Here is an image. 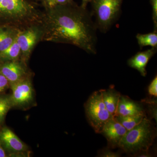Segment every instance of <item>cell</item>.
Here are the masks:
<instances>
[{"label": "cell", "mask_w": 157, "mask_h": 157, "mask_svg": "<svg viewBox=\"0 0 157 157\" xmlns=\"http://www.w3.org/2000/svg\"><path fill=\"white\" fill-rule=\"evenodd\" d=\"M156 129L147 116L133 128L127 131L119 147L127 154L135 156L140 151L148 150L156 137Z\"/></svg>", "instance_id": "cell-2"}, {"label": "cell", "mask_w": 157, "mask_h": 157, "mask_svg": "<svg viewBox=\"0 0 157 157\" xmlns=\"http://www.w3.org/2000/svg\"><path fill=\"white\" fill-rule=\"evenodd\" d=\"M145 116H146V114L128 116L115 115L113 117L115 121L125 128L128 131L133 128L140 123Z\"/></svg>", "instance_id": "cell-14"}, {"label": "cell", "mask_w": 157, "mask_h": 157, "mask_svg": "<svg viewBox=\"0 0 157 157\" xmlns=\"http://www.w3.org/2000/svg\"><path fill=\"white\" fill-rule=\"evenodd\" d=\"M6 156H6V151L0 144V157H6Z\"/></svg>", "instance_id": "cell-26"}, {"label": "cell", "mask_w": 157, "mask_h": 157, "mask_svg": "<svg viewBox=\"0 0 157 157\" xmlns=\"http://www.w3.org/2000/svg\"><path fill=\"white\" fill-rule=\"evenodd\" d=\"M104 104L109 113L114 116L116 112L121 93L114 88L113 86L107 89L100 90Z\"/></svg>", "instance_id": "cell-12"}, {"label": "cell", "mask_w": 157, "mask_h": 157, "mask_svg": "<svg viewBox=\"0 0 157 157\" xmlns=\"http://www.w3.org/2000/svg\"><path fill=\"white\" fill-rule=\"evenodd\" d=\"M0 73L8 79L10 86L23 79L25 71L17 62H8L0 67Z\"/></svg>", "instance_id": "cell-11"}, {"label": "cell", "mask_w": 157, "mask_h": 157, "mask_svg": "<svg viewBox=\"0 0 157 157\" xmlns=\"http://www.w3.org/2000/svg\"><path fill=\"white\" fill-rule=\"evenodd\" d=\"M82 6L83 8H86V6L89 3H90L93 0H82Z\"/></svg>", "instance_id": "cell-27"}, {"label": "cell", "mask_w": 157, "mask_h": 157, "mask_svg": "<svg viewBox=\"0 0 157 157\" xmlns=\"http://www.w3.org/2000/svg\"><path fill=\"white\" fill-rule=\"evenodd\" d=\"M0 144L6 150L14 155L21 154L28 149L25 144L8 127H3L0 131Z\"/></svg>", "instance_id": "cell-8"}, {"label": "cell", "mask_w": 157, "mask_h": 157, "mask_svg": "<svg viewBox=\"0 0 157 157\" xmlns=\"http://www.w3.org/2000/svg\"><path fill=\"white\" fill-rule=\"evenodd\" d=\"M10 83L8 79L0 73V95L8 89Z\"/></svg>", "instance_id": "cell-23"}, {"label": "cell", "mask_w": 157, "mask_h": 157, "mask_svg": "<svg viewBox=\"0 0 157 157\" xmlns=\"http://www.w3.org/2000/svg\"><path fill=\"white\" fill-rule=\"evenodd\" d=\"M12 107L10 96L0 97V124L5 120L7 113Z\"/></svg>", "instance_id": "cell-19"}, {"label": "cell", "mask_w": 157, "mask_h": 157, "mask_svg": "<svg viewBox=\"0 0 157 157\" xmlns=\"http://www.w3.org/2000/svg\"><path fill=\"white\" fill-rule=\"evenodd\" d=\"M136 39L141 49L144 46H151L152 48H157V32L145 34H137Z\"/></svg>", "instance_id": "cell-16"}, {"label": "cell", "mask_w": 157, "mask_h": 157, "mask_svg": "<svg viewBox=\"0 0 157 157\" xmlns=\"http://www.w3.org/2000/svg\"><path fill=\"white\" fill-rule=\"evenodd\" d=\"M127 132L125 128L113 117L104 125L101 134L107 139V147L113 149L119 147L121 140Z\"/></svg>", "instance_id": "cell-7"}, {"label": "cell", "mask_w": 157, "mask_h": 157, "mask_svg": "<svg viewBox=\"0 0 157 157\" xmlns=\"http://www.w3.org/2000/svg\"><path fill=\"white\" fill-rule=\"evenodd\" d=\"M156 52L157 48L152 47L144 51L138 52L128 60V64L130 67L138 71L141 76L145 77L147 75V65Z\"/></svg>", "instance_id": "cell-10"}, {"label": "cell", "mask_w": 157, "mask_h": 157, "mask_svg": "<svg viewBox=\"0 0 157 157\" xmlns=\"http://www.w3.org/2000/svg\"><path fill=\"white\" fill-rule=\"evenodd\" d=\"M148 94L152 98H157V76H156L152 80L149 85L148 86Z\"/></svg>", "instance_id": "cell-21"}, {"label": "cell", "mask_w": 157, "mask_h": 157, "mask_svg": "<svg viewBox=\"0 0 157 157\" xmlns=\"http://www.w3.org/2000/svg\"><path fill=\"white\" fill-rule=\"evenodd\" d=\"M123 0H93V14L97 29L102 33L109 30L120 13Z\"/></svg>", "instance_id": "cell-3"}, {"label": "cell", "mask_w": 157, "mask_h": 157, "mask_svg": "<svg viewBox=\"0 0 157 157\" xmlns=\"http://www.w3.org/2000/svg\"><path fill=\"white\" fill-rule=\"evenodd\" d=\"M141 102L144 105L146 114H148L149 119H154L157 120V98H149L142 100Z\"/></svg>", "instance_id": "cell-18"}, {"label": "cell", "mask_w": 157, "mask_h": 157, "mask_svg": "<svg viewBox=\"0 0 157 157\" xmlns=\"http://www.w3.org/2000/svg\"><path fill=\"white\" fill-rule=\"evenodd\" d=\"M140 114H146L143 103L136 102L128 96L121 95L115 115L128 116Z\"/></svg>", "instance_id": "cell-9"}, {"label": "cell", "mask_w": 157, "mask_h": 157, "mask_svg": "<svg viewBox=\"0 0 157 157\" xmlns=\"http://www.w3.org/2000/svg\"><path fill=\"white\" fill-rule=\"evenodd\" d=\"M15 40L10 27H0V52L7 49Z\"/></svg>", "instance_id": "cell-15"}, {"label": "cell", "mask_w": 157, "mask_h": 157, "mask_svg": "<svg viewBox=\"0 0 157 157\" xmlns=\"http://www.w3.org/2000/svg\"><path fill=\"white\" fill-rule=\"evenodd\" d=\"M10 86L12 90L10 97L13 107H24L33 101V90L29 80L23 78Z\"/></svg>", "instance_id": "cell-6"}, {"label": "cell", "mask_w": 157, "mask_h": 157, "mask_svg": "<svg viewBox=\"0 0 157 157\" xmlns=\"http://www.w3.org/2000/svg\"><path fill=\"white\" fill-rule=\"evenodd\" d=\"M54 7L51 14L52 38L97 54V28L86 8L72 2Z\"/></svg>", "instance_id": "cell-1"}, {"label": "cell", "mask_w": 157, "mask_h": 157, "mask_svg": "<svg viewBox=\"0 0 157 157\" xmlns=\"http://www.w3.org/2000/svg\"><path fill=\"white\" fill-rule=\"evenodd\" d=\"M49 5L52 6H55L58 5H65L72 3V0H47Z\"/></svg>", "instance_id": "cell-24"}, {"label": "cell", "mask_w": 157, "mask_h": 157, "mask_svg": "<svg viewBox=\"0 0 157 157\" xmlns=\"http://www.w3.org/2000/svg\"><path fill=\"white\" fill-rule=\"evenodd\" d=\"M98 157H119L121 154L119 152H115L112 151L111 149L107 147L106 148L102 149L98 152Z\"/></svg>", "instance_id": "cell-20"}, {"label": "cell", "mask_w": 157, "mask_h": 157, "mask_svg": "<svg viewBox=\"0 0 157 157\" xmlns=\"http://www.w3.org/2000/svg\"><path fill=\"white\" fill-rule=\"evenodd\" d=\"M33 12L25 0H0V27L23 22L29 18Z\"/></svg>", "instance_id": "cell-5"}, {"label": "cell", "mask_w": 157, "mask_h": 157, "mask_svg": "<svg viewBox=\"0 0 157 157\" xmlns=\"http://www.w3.org/2000/svg\"><path fill=\"white\" fill-rule=\"evenodd\" d=\"M86 115L90 125L97 134H101L104 125L113 116L109 112L102 99L100 90L94 92L84 105Z\"/></svg>", "instance_id": "cell-4"}, {"label": "cell", "mask_w": 157, "mask_h": 157, "mask_svg": "<svg viewBox=\"0 0 157 157\" xmlns=\"http://www.w3.org/2000/svg\"><path fill=\"white\" fill-rule=\"evenodd\" d=\"M152 10V20L154 25V32L157 30V0H150Z\"/></svg>", "instance_id": "cell-22"}, {"label": "cell", "mask_w": 157, "mask_h": 157, "mask_svg": "<svg viewBox=\"0 0 157 157\" xmlns=\"http://www.w3.org/2000/svg\"><path fill=\"white\" fill-rule=\"evenodd\" d=\"M152 156V155L151 154V152L150 151L149 149L148 150L144 151H140V152L137 154L135 157H150Z\"/></svg>", "instance_id": "cell-25"}, {"label": "cell", "mask_w": 157, "mask_h": 157, "mask_svg": "<svg viewBox=\"0 0 157 157\" xmlns=\"http://www.w3.org/2000/svg\"><path fill=\"white\" fill-rule=\"evenodd\" d=\"M20 52V48L15 39L7 49L0 52V61L14 60L18 57Z\"/></svg>", "instance_id": "cell-17"}, {"label": "cell", "mask_w": 157, "mask_h": 157, "mask_svg": "<svg viewBox=\"0 0 157 157\" xmlns=\"http://www.w3.org/2000/svg\"><path fill=\"white\" fill-rule=\"evenodd\" d=\"M36 39V32L33 30H29L20 35L16 38V40L21 51L24 53H27L29 52L33 46Z\"/></svg>", "instance_id": "cell-13"}]
</instances>
